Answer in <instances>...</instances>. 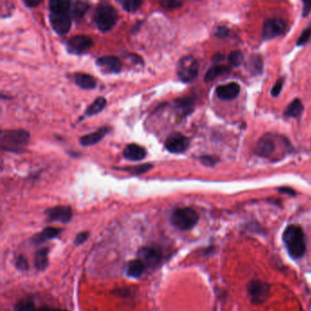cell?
<instances>
[{"instance_id": "1", "label": "cell", "mask_w": 311, "mask_h": 311, "mask_svg": "<svg viewBox=\"0 0 311 311\" xmlns=\"http://www.w3.org/2000/svg\"><path fill=\"white\" fill-rule=\"evenodd\" d=\"M283 241L291 257L298 259L305 255L306 236L300 226L296 225L287 226L283 233Z\"/></svg>"}, {"instance_id": "2", "label": "cell", "mask_w": 311, "mask_h": 311, "mask_svg": "<svg viewBox=\"0 0 311 311\" xmlns=\"http://www.w3.org/2000/svg\"><path fill=\"white\" fill-rule=\"evenodd\" d=\"M30 134L25 130H3L0 137L2 150L11 152H22L28 145Z\"/></svg>"}, {"instance_id": "3", "label": "cell", "mask_w": 311, "mask_h": 311, "mask_svg": "<svg viewBox=\"0 0 311 311\" xmlns=\"http://www.w3.org/2000/svg\"><path fill=\"white\" fill-rule=\"evenodd\" d=\"M118 12L113 6L102 2L96 7L93 21L100 32L110 31L117 23Z\"/></svg>"}, {"instance_id": "4", "label": "cell", "mask_w": 311, "mask_h": 311, "mask_svg": "<svg viewBox=\"0 0 311 311\" xmlns=\"http://www.w3.org/2000/svg\"><path fill=\"white\" fill-rule=\"evenodd\" d=\"M171 224L182 231L190 230L199 220L196 210L190 207H180L173 211L171 215Z\"/></svg>"}, {"instance_id": "5", "label": "cell", "mask_w": 311, "mask_h": 311, "mask_svg": "<svg viewBox=\"0 0 311 311\" xmlns=\"http://www.w3.org/2000/svg\"><path fill=\"white\" fill-rule=\"evenodd\" d=\"M177 76L183 82H192L196 80L199 73V64L193 56L187 55L181 58L176 69Z\"/></svg>"}, {"instance_id": "6", "label": "cell", "mask_w": 311, "mask_h": 311, "mask_svg": "<svg viewBox=\"0 0 311 311\" xmlns=\"http://www.w3.org/2000/svg\"><path fill=\"white\" fill-rule=\"evenodd\" d=\"M93 46V40L90 36L76 35L67 42V50L75 55L84 54Z\"/></svg>"}, {"instance_id": "7", "label": "cell", "mask_w": 311, "mask_h": 311, "mask_svg": "<svg viewBox=\"0 0 311 311\" xmlns=\"http://www.w3.org/2000/svg\"><path fill=\"white\" fill-rule=\"evenodd\" d=\"M190 142L188 137L180 132H174L166 139L165 146L172 153H183L189 148Z\"/></svg>"}, {"instance_id": "8", "label": "cell", "mask_w": 311, "mask_h": 311, "mask_svg": "<svg viewBox=\"0 0 311 311\" xmlns=\"http://www.w3.org/2000/svg\"><path fill=\"white\" fill-rule=\"evenodd\" d=\"M286 23L280 19H270L265 21L262 30V39L264 40H273L281 35L286 30Z\"/></svg>"}, {"instance_id": "9", "label": "cell", "mask_w": 311, "mask_h": 311, "mask_svg": "<svg viewBox=\"0 0 311 311\" xmlns=\"http://www.w3.org/2000/svg\"><path fill=\"white\" fill-rule=\"evenodd\" d=\"M269 293V286L263 281H252L248 285V294L251 301L255 304H259L266 301Z\"/></svg>"}, {"instance_id": "10", "label": "cell", "mask_w": 311, "mask_h": 311, "mask_svg": "<svg viewBox=\"0 0 311 311\" xmlns=\"http://www.w3.org/2000/svg\"><path fill=\"white\" fill-rule=\"evenodd\" d=\"M50 25L60 35H65L71 26V17L68 13H50Z\"/></svg>"}, {"instance_id": "11", "label": "cell", "mask_w": 311, "mask_h": 311, "mask_svg": "<svg viewBox=\"0 0 311 311\" xmlns=\"http://www.w3.org/2000/svg\"><path fill=\"white\" fill-rule=\"evenodd\" d=\"M138 257L140 260L143 261L146 266L153 267L156 266L161 262L162 253L160 250L156 249V247L151 246H143L138 250Z\"/></svg>"}, {"instance_id": "12", "label": "cell", "mask_w": 311, "mask_h": 311, "mask_svg": "<svg viewBox=\"0 0 311 311\" xmlns=\"http://www.w3.org/2000/svg\"><path fill=\"white\" fill-rule=\"evenodd\" d=\"M46 216L51 221L60 222V223H69L72 218V209L70 206H59L49 208L46 210Z\"/></svg>"}, {"instance_id": "13", "label": "cell", "mask_w": 311, "mask_h": 311, "mask_svg": "<svg viewBox=\"0 0 311 311\" xmlns=\"http://www.w3.org/2000/svg\"><path fill=\"white\" fill-rule=\"evenodd\" d=\"M216 93L217 98L220 100H234L240 93V86L236 82H230L224 85H219L216 88Z\"/></svg>"}, {"instance_id": "14", "label": "cell", "mask_w": 311, "mask_h": 311, "mask_svg": "<svg viewBox=\"0 0 311 311\" xmlns=\"http://www.w3.org/2000/svg\"><path fill=\"white\" fill-rule=\"evenodd\" d=\"M96 64L105 71L112 73H119L122 67L120 59L115 56L100 57L96 61Z\"/></svg>"}, {"instance_id": "15", "label": "cell", "mask_w": 311, "mask_h": 311, "mask_svg": "<svg viewBox=\"0 0 311 311\" xmlns=\"http://www.w3.org/2000/svg\"><path fill=\"white\" fill-rule=\"evenodd\" d=\"M110 130L111 129L110 127H107V126L101 127L100 129H98L91 133L80 137V143L82 146H90L96 144L100 140H102L110 132Z\"/></svg>"}, {"instance_id": "16", "label": "cell", "mask_w": 311, "mask_h": 311, "mask_svg": "<svg viewBox=\"0 0 311 311\" xmlns=\"http://www.w3.org/2000/svg\"><path fill=\"white\" fill-rule=\"evenodd\" d=\"M275 150H276L275 140L268 135L261 138L256 144V154L261 157H269L273 154Z\"/></svg>"}, {"instance_id": "17", "label": "cell", "mask_w": 311, "mask_h": 311, "mask_svg": "<svg viewBox=\"0 0 311 311\" xmlns=\"http://www.w3.org/2000/svg\"><path fill=\"white\" fill-rule=\"evenodd\" d=\"M61 232H62V229H60V228L48 226V227L44 228L43 230L40 231V233L36 234L35 236L32 237V240L31 241L35 245H40V244H42V243H45L47 241L54 239V238H56L57 236L60 235Z\"/></svg>"}, {"instance_id": "18", "label": "cell", "mask_w": 311, "mask_h": 311, "mask_svg": "<svg viewBox=\"0 0 311 311\" xmlns=\"http://www.w3.org/2000/svg\"><path fill=\"white\" fill-rule=\"evenodd\" d=\"M147 151L142 146L136 144V143H130L126 146L123 150V156L127 160L140 161L145 158Z\"/></svg>"}, {"instance_id": "19", "label": "cell", "mask_w": 311, "mask_h": 311, "mask_svg": "<svg viewBox=\"0 0 311 311\" xmlns=\"http://www.w3.org/2000/svg\"><path fill=\"white\" fill-rule=\"evenodd\" d=\"M174 105L176 111L179 113L181 117H185L190 114L193 111L194 106V98L191 96L179 98L174 101Z\"/></svg>"}, {"instance_id": "20", "label": "cell", "mask_w": 311, "mask_h": 311, "mask_svg": "<svg viewBox=\"0 0 311 311\" xmlns=\"http://www.w3.org/2000/svg\"><path fill=\"white\" fill-rule=\"evenodd\" d=\"M145 264L142 260H140V258H137L134 260H131L127 264L126 266V274L127 276L133 278H138L140 277L146 269Z\"/></svg>"}, {"instance_id": "21", "label": "cell", "mask_w": 311, "mask_h": 311, "mask_svg": "<svg viewBox=\"0 0 311 311\" xmlns=\"http://www.w3.org/2000/svg\"><path fill=\"white\" fill-rule=\"evenodd\" d=\"M74 81L77 85L83 90H92L97 86V81L92 76L82 72L76 73Z\"/></svg>"}, {"instance_id": "22", "label": "cell", "mask_w": 311, "mask_h": 311, "mask_svg": "<svg viewBox=\"0 0 311 311\" xmlns=\"http://www.w3.org/2000/svg\"><path fill=\"white\" fill-rule=\"evenodd\" d=\"M89 9V3L85 1H75L71 3L70 13L71 18L76 21H80L86 13L87 10Z\"/></svg>"}, {"instance_id": "23", "label": "cell", "mask_w": 311, "mask_h": 311, "mask_svg": "<svg viewBox=\"0 0 311 311\" xmlns=\"http://www.w3.org/2000/svg\"><path fill=\"white\" fill-rule=\"evenodd\" d=\"M49 248H41L37 251L35 256V266L39 271L46 270L49 266Z\"/></svg>"}, {"instance_id": "24", "label": "cell", "mask_w": 311, "mask_h": 311, "mask_svg": "<svg viewBox=\"0 0 311 311\" xmlns=\"http://www.w3.org/2000/svg\"><path fill=\"white\" fill-rule=\"evenodd\" d=\"M304 110L303 103L299 99H295L292 100L289 105L286 107V110L284 112V116L286 118H297L302 114Z\"/></svg>"}, {"instance_id": "25", "label": "cell", "mask_w": 311, "mask_h": 311, "mask_svg": "<svg viewBox=\"0 0 311 311\" xmlns=\"http://www.w3.org/2000/svg\"><path fill=\"white\" fill-rule=\"evenodd\" d=\"M71 3L67 0H50L49 2L50 13H68L70 11Z\"/></svg>"}, {"instance_id": "26", "label": "cell", "mask_w": 311, "mask_h": 311, "mask_svg": "<svg viewBox=\"0 0 311 311\" xmlns=\"http://www.w3.org/2000/svg\"><path fill=\"white\" fill-rule=\"evenodd\" d=\"M230 70V68L227 67V66H213V67H211L209 70H207L206 76H205V80H206V82L213 81V80L216 79V78L224 75V74H226V73H228Z\"/></svg>"}, {"instance_id": "27", "label": "cell", "mask_w": 311, "mask_h": 311, "mask_svg": "<svg viewBox=\"0 0 311 311\" xmlns=\"http://www.w3.org/2000/svg\"><path fill=\"white\" fill-rule=\"evenodd\" d=\"M107 104V100L104 97H98L97 99L92 101V103L88 106V108L86 109L85 115L93 116L98 114L101 110L105 108Z\"/></svg>"}, {"instance_id": "28", "label": "cell", "mask_w": 311, "mask_h": 311, "mask_svg": "<svg viewBox=\"0 0 311 311\" xmlns=\"http://www.w3.org/2000/svg\"><path fill=\"white\" fill-rule=\"evenodd\" d=\"M153 168V166L151 164H142L139 166H129V167H122V168H116L117 170L124 171L131 175L140 176L142 174H145L147 172L151 170Z\"/></svg>"}, {"instance_id": "29", "label": "cell", "mask_w": 311, "mask_h": 311, "mask_svg": "<svg viewBox=\"0 0 311 311\" xmlns=\"http://www.w3.org/2000/svg\"><path fill=\"white\" fill-rule=\"evenodd\" d=\"M247 68L252 74L257 75L260 74L263 69V61L259 55L251 56L250 60L248 61Z\"/></svg>"}, {"instance_id": "30", "label": "cell", "mask_w": 311, "mask_h": 311, "mask_svg": "<svg viewBox=\"0 0 311 311\" xmlns=\"http://www.w3.org/2000/svg\"><path fill=\"white\" fill-rule=\"evenodd\" d=\"M34 301L31 298H25L17 303L15 306V311H36Z\"/></svg>"}, {"instance_id": "31", "label": "cell", "mask_w": 311, "mask_h": 311, "mask_svg": "<svg viewBox=\"0 0 311 311\" xmlns=\"http://www.w3.org/2000/svg\"><path fill=\"white\" fill-rule=\"evenodd\" d=\"M120 4L122 9L125 10L127 12L133 13L140 9V6L142 5V2L138 0H122L120 1Z\"/></svg>"}, {"instance_id": "32", "label": "cell", "mask_w": 311, "mask_h": 311, "mask_svg": "<svg viewBox=\"0 0 311 311\" xmlns=\"http://www.w3.org/2000/svg\"><path fill=\"white\" fill-rule=\"evenodd\" d=\"M228 61L231 66L238 67L244 62V55L239 50H234L228 57Z\"/></svg>"}, {"instance_id": "33", "label": "cell", "mask_w": 311, "mask_h": 311, "mask_svg": "<svg viewBox=\"0 0 311 311\" xmlns=\"http://www.w3.org/2000/svg\"><path fill=\"white\" fill-rule=\"evenodd\" d=\"M311 39V24L307 26L304 31L301 33L300 37L298 38V40L296 41V45L303 46L306 45V43L309 41Z\"/></svg>"}, {"instance_id": "34", "label": "cell", "mask_w": 311, "mask_h": 311, "mask_svg": "<svg viewBox=\"0 0 311 311\" xmlns=\"http://www.w3.org/2000/svg\"><path fill=\"white\" fill-rule=\"evenodd\" d=\"M15 266L20 271L29 270V263L25 256L20 255L16 257Z\"/></svg>"}, {"instance_id": "35", "label": "cell", "mask_w": 311, "mask_h": 311, "mask_svg": "<svg viewBox=\"0 0 311 311\" xmlns=\"http://www.w3.org/2000/svg\"><path fill=\"white\" fill-rule=\"evenodd\" d=\"M160 4L165 9H177L181 6H183V2L176 1V0H166V1H162Z\"/></svg>"}, {"instance_id": "36", "label": "cell", "mask_w": 311, "mask_h": 311, "mask_svg": "<svg viewBox=\"0 0 311 311\" xmlns=\"http://www.w3.org/2000/svg\"><path fill=\"white\" fill-rule=\"evenodd\" d=\"M283 85H284V79L282 78V79L277 80V81L273 86L272 90H271V95L273 96V97H277V96L279 95L281 90H282V88H283Z\"/></svg>"}, {"instance_id": "37", "label": "cell", "mask_w": 311, "mask_h": 311, "mask_svg": "<svg viewBox=\"0 0 311 311\" xmlns=\"http://www.w3.org/2000/svg\"><path fill=\"white\" fill-rule=\"evenodd\" d=\"M200 160L204 166H209V167L215 166L216 163L218 162V159H217L216 157L211 156H202L200 158Z\"/></svg>"}, {"instance_id": "38", "label": "cell", "mask_w": 311, "mask_h": 311, "mask_svg": "<svg viewBox=\"0 0 311 311\" xmlns=\"http://www.w3.org/2000/svg\"><path fill=\"white\" fill-rule=\"evenodd\" d=\"M88 238H89V233L88 232H86V231L80 232L76 236L74 244H75L76 246L82 245L84 242L88 240Z\"/></svg>"}, {"instance_id": "39", "label": "cell", "mask_w": 311, "mask_h": 311, "mask_svg": "<svg viewBox=\"0 0 311 311\" xmlns=\"http://www.w3.org/2000/svg\"><path fill=\"white\" fill-rule=\"evenodd\" d=\"M228 33H229V31L226 29V27H218L216 31V36L217 38H226Z\"/></svg>"}, {"instance_id": "40", "label": "cell", "mask_w": 311, "mask_h": 311, "mask_svg": "<svg viewBox=\"0 0 311 311\" xmlns=\"http://www.w3.org/2000/svg\"><path fill=\"white\" fill-rule=\"evenodd\" d=\"M303 5H304V8H303V11H302V16L307 17L311 11V1H304Z\"/></svg>"}, {"instance_id": "41", "label": "cell", "mask_w": 311, "mask_h": 311, "mask_svg": "<svg viewBox=\"0 0 311 311\" xmlns=\"http://www.w3.org/2000/svg\"><path fill=\"white\" fill-rule=\"evenodd\" d=\"M278 192L281 193V194H284V195H289V196H296V192L293 190V189H291V188H288V187H281L278 189Z\"/></svg>"}, {"instance_id": "42", "label": "cell", "mask_w": 311, "mask_h": 311, "mask_svg": "<svg viewBox=\"0 0 311 311\" xmlns=\"http://www.w3.org/2000/svg\"><path fill=\"white\" fill-rule=\"evenodd\" d=\"M41 1H37V0H29V1H24V4L29 8H36L37 6L40 5Z\"/></svg>"}, {"instance_id": "43", "label": "cell", "mask_w": 311, "mask_h": 311, "mask_svg": "<svg viewBox=\"0 0 311 311\" xmlns=\"http://www.w3.org/2000/svg\"><path fill=\"white\" fill-rule=\"evenodd\" d=\"M36 311H60V309L51 308V307H49V306H42V307H39V308H37Z\"/></svg>"}, {"instance_id": "44", "label": "cell", "mask_w": 311, "mask_h": 311, "mask_svg": "<svg viewBox=\"0 0 311 311\" xmlns=\"http://www.w3.org/2000/svg\"><path fill=\"white\" fill-rule=\"evenodd\" d=\"M224 60V56L220 55V54H216L215 57H214V60H216V61H220V60Z\"/></svg>"}, {"instance_id": "45", "label": "cell", "mask_w": 311, "mask_h": 311, "mask_svg": "<svg viewBox=\"0 0 311 311\" xmlns=\"http://www.w3.org/2000/svg\"><path fill=\"white\" fill-rule=\"evenodd\" d=\"M60 311H68V310H61V309H60Z\"/></svg>"}]
</instances>
